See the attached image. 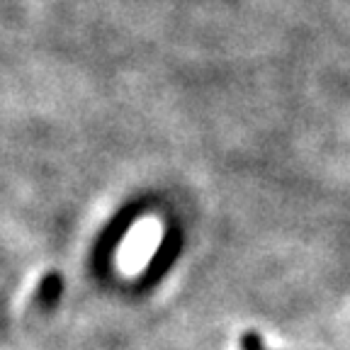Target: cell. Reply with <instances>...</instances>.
I'll list each match as a JSON object with an SVG mask.
<instances>
[{"label":"cell","mask_w":350,"mask_h":350,"mask_svg":"<svg viewBox=\"0 0 350 350\" xmlns=\"http://www.w3.org/2000/svg\"><path fill=\"white\" fill-rule=\"evenodd\" d=\"M241 348H243V350H262L260 336H258L256 331H248V334H243V338H241Z\"/></svg>","instance_id":"cell-2"},{"label":"cell","mask_w":350,"mask_h":350,"mask_svg":"<svg viewBox=\"0 0 350 350\" xmlns=\"http://www.w3.org/2000/svg\"><path fill=\"white\" fill-rule=\"evenodd\" d=\"M175 256H178V236H173V231H168L165 239H163V243H161V248H159V256H156V260L151 262V270L153 268H159V270L168 268Z\"/></svg>","instance_id":"cell-1"}]
</instances>
